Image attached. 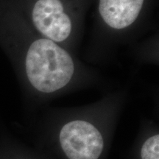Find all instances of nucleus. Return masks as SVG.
<instances>
[{"label": "nucleus", "instance_id": "1", "mask_svg": "<svg viewBox=\"0 0 159 159\" xmlns=\"http://www.w3.org/2000/svg\"><path fill=\"white\" fill-rule=\"evenodd\" d=\"M30 82L40 91L54 92L68 83L74 73V63L64 49L49 39L32 43L26 57Z\"/></svg>", "mask_w": 159, "mask_h": 159}, {"label": "nucleus", "instance_id": "2", "mask_svg": "<svg viewBox=\"0 0 159 159\" xmlns=\"http://www.w3.org/2000/svg\"><path fill=\"white\" fill-rule=\"evenodd\" d=\"M61 147L69 159H97L103 149V139L93 125L76 120L66 124L60 134Z\"/></svg>", "mask_w": 159, "mask_h": 159}, {"label": "nucleus", "instance_id": "3", "mask_svg": "<svg viewBox=\"0 0 159 159\" xmlns=\"http://www.w3.org/2000/svg\"><path fill=\"white\" fill-rule=\"evenodd\" d=\"M33 21L35 27L52 41H64L71 33V20L63 12L60 0H39L33 10Z\"/></svg>", "mask_w": 159, "mask_h": 159}, {"label": "nucleus", "instance_id": "4", "mask_svg": "<svg viewBox=\"0 0 159 159\" xmlns=\"http://www.w3.org/2000/svg\"><path fill=\"white\" fill-rule=\"evenodd\" d=\"M144 0H99V11L110 27L123 29L137 19Z\"/></svg>", "mask_w": 159, "mask_h": 159}, {"label": "nucleus", "instance_id": "5", "mask_svg": "<svg viewBox=\"0 0 159 159\" xmlns=\"http://www.w3.org/2000/svg\"><path fill=\"white\" fill-rule=\"evenodd\" d=\"M159 136H155L148 139L141 151L142 159H159Z\"/></svg>", "mask_w": 159, "mask_h": 159}]
</instances>
